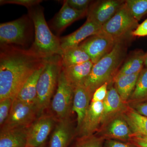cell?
<instances>
[{"label": "cell", "instance_id": "8992f818", "mask_svg": "<svg viewBox=\"0 0 147 147\" xmlns=\"http://www.w3.org/2000/svg\"><path fill=\"white\" fill-rule=\"evenodd\" d=\"M30 20L29 16H25L0 24L1 45H26L31 35Z\"/></svg>", "mask_w": 147, "mask_h": 147}, {"label": "cell", "instance_id": "6da1fadb", "mask_svg": "<svg viewBox=\"0 0 147 147\" xmlns=\"http://www.w3.org/2000/svg\"><path fill=\"white\" fill-rule=\"evenodd\" d=\"M49 58L31 47L25 49L13 45H1L0 100H13L27 79L45 65Z\"/></svg>", "mask_w": 147, "mask_h": 147}, {"label": "cell", "instance_id": "52a82bcc", "mask_svg": "<svg viewBox=\"0 0 147 147\" xmlns=\"http://www.w3.org/2000/svg\"><path fill=\"white\" fill-rule=\"evenodd\" d=\"M56 93L50 105L59 120L69 117L72 110L74 88L66 78L63 69L59 76Z\"/></svg>", "mask_w": 147, "mask_h": 147}, {"label": "cell", "instance_id": "cb8c5ba5", "mask_svg": "<svg viewBox=\"0 0 147 147\" xmlns=\"http://www.w3.org/2000/svg\"><path fill=\"white\" fill-rule=\"evenodd\" d=\"M132 134L147 136V117L135 112L128 105L122 113Z\"/></svg>", "mask_w": 147, "mask_h": 147}, {"label": "cell", "instance_id": "d4e9b609", "mask_svg": "<svg viewBox=\"0 0 147 147\" xmlns=\"http://www.w3.org/2000/svg\"><path fill=\"white\" fill-rule=\"evenodd\" d=\"M61 57L63 67L80 64L91 61L88 55L79 45L64 50Z\"/></svg>", "mask_w": 147, "mask_h": 147}, {"label": "cell", "instance_id": "7c38bea8", "mask_svg": "<svg viewBox=\"0 0 147 147\" xmlns=\"http://www.w3.org/2000/svg\"><path fill=\"white\" fill-rule=\"evenodd\" d=\"M125 1L103 0L94 2L90 5L87 19L102 26L115 14Z\"/></svg>", "mask_w": 147, "mask_h": 147}, {"label": "cell", "instance_id": "74e56055", "mask_svg": "<svg viewBox=\"0 0 147 147\" xmlns=\"http://www.w3.org/2000/svg\"><path fill=\"white\" fill-rule=\"evenodd\" d=\"M42 146H41V147H42Z\"/></svg>", "mask_w": 147, "mask_h": 147}, {"label": "cell", "instance_id": "ffe728a7", "mask_svg": "<svg viewBox=\"0 0 147 147\" xmlns=\"http://www.w3.org/2000/svg\"><path fill=\"white\" fill-rule=\"evenodd\" d=\"M93 65L92 61H89L76 65L63 67L62 69L66 78L74 89L78 86L84 85Z\"/></svg>", "mask_w": 147, "mask_h": 147}, {"label": "cell", "instance_id": "ba28073f", "mask_svg": "<svg viewBox=\"0 0 147 147\" xmlns=\"http://www.w3.org/2000/svg\"><path fill=\"white\" fill-rule=\"evenodd\" d=\"M39 117L35 103L14 98L7 119L1 129L28 127Z\"/></svg>", "mask_w": 147, "mask_h": 147}, {"label": "cell", "instance_id": "4dcf8cb0", "mask_svg": "<svg viewBox=\"0 0 147 147\" xmlns=\"http://www.w3.org/2000/svg\"><path fill=\"white\" fill-rule=\"evenodd\" d=\"M108 86L106 83L98 88L93 94L92 102H103L107 96Z\"/></svg>", "mask_w": 147, "mask_h": 147}, {"label": "cell", "instance_id": "e575fe53", "mask_svg": "<svg viewBox=\"0 0 147 147\" xmlns=\"http://www.w3.org/2000/svg\"><path fill=\"white\" fill-rule=\"evenodd\" d=\"M129 142L138 147H147V136L132 134Z\"/></svg>", "mask_w": 147, "mask_h": 147}, {"label": "cell", "instance_id": "44dd1931", "mask_svg": "<svg viewBox=\"0 0 147 147\" xmlns=\"http://www.w3.org/2000/svg\"><path fill=\"white\" fill-rule=\"evenodd\" d=\"M45 65L37 69L29 77L15 98L28 103H35L38 82Z\"/></svg>", "mask_w": 147, "mask_h": 147}, {"label": "cell", "instance_id": "277c9868", "mask_svg": "<svg viewBox=\"0 0 147 147\" xmlns=\"http://www.w3.org/2000/svg\"><path fill=\"white\" fill-rule=\"evenodd\" d=\"M62 68L61 56L54 55L48 59L40 76L35 102L39 117L50 105Z\"/></svg>", "mask_w": 147, "mask_h": 147}, {"label": "cell", "instance_id": "5bb4252c", "mask_svg": "<svg viewBox=\"0 0 147 147\" xmlns=\"http://www.w3.org/2000/svg\"><path fill=\"white\" fill-rule=\"evenodd\" d=\"M103 103V111L100 126L119 114L123 113L128 107L124 102L114 86L113 83L109 84L108 94Z\"/></svg>", "mask_w": 147, "mask_h": 147}, {"label": "cell", "instance_id": "f1b7e54d", "mask_svg": "<svg viewBox=\"0 0 147 147\" xmlns=\"http://www.w3.org/2000/svg\"><path fill=\"white\" fill-rule=\"evenodd\" d=\"M13 100L11 98H7L0 100V125L2 126L7 119Z\"/></svg>", "mask_w": 147, "mask_h": 147}, {"label": "cell", "instance_id": "3957f363", "mask_svg": "<svg viewBox=\"0 0 147 147\" xmlns=\"http://www.w3.org/2000/svg\"><path fill=\"white\" fill-rule=\"evenodd\" d=\"M28 9V16L34 27V41L31 47L42 56H61L60 38L53 34L45 21L43 8L38 5Z\"/></svg>", "mask_w": 147, "mask_h": 147}, {"label": "cell", "instance_id": "30bf717a", "mask_svg": "<svg viewBox=\"0 0 147 147\" xmlns=\"http://www.w3.org/2000/svg\"><path fill=\"white\" fill-rule=\"evenodd\" d=\"M57 123L51 115H42L28 127L26 147H40L44 145Z\"/></svg>", "mask_w": 147, "mask_h": 147}, {"label": "cell", "instance_id": "d6a6232c", "mask_svg": "<svg viewBox=\"0 0 147 147\" xmlns=\"http://www.w3.org/2000/svg\"><path fill=\"white\" fill-rule=\"evenodd\" d=\"M128 105L135 112L147 117V100L141 102L127 103Z\"/></svg>", "mask_w": 147, "mask_h": 147}, {"label": "cell", "instance_id": "2e32d148", "mask_svg": "<svg viewBox=\"0 0 147 147\" xmlns=\"http://www.w3.org/2000/svg\"><path fill=\"white\" fill-rule=\"evenodd\" d=\"M88 11L76 10L64 1L62 7L52 21V28L57 34H60L74 21L87 16Z\"/></svg>", "mask_w": 147, "mask_h": 147}, {"label": "cell", "instance_id": "603a6c76", "mask_svg": "<svg viewBox=\"0 0 147 147\" xmlns=\"http://www.w3.org/2000/svg\"><path fill=\"white\" fill-rule=\"evenodd\" d=\"M139 73L124 75L115 78L113 85L124 102L127 103L134 91Z\"/></svg>", "mask_w": 147, "mask_h": 147}, {"label": "cell", "instance_id": "8fae6325", "mask_svg": "<svg viewBox=\"0 0 147 147\" xmlns=\"http://www.w3.org/2000/svg\"><path fill=\"white\" fill-rule=\"evenodd\" d=\"M95 134L105 140L113 139L129 142L132 132L122 113L100 127Z\"/></svg>", "mask_w": 147, "mask_h": 147}, {"label": "cell", "instance_id": "d6986e66", "mask_svg": "<svg viewBox=\"0 0 147 147\" xmlns=\"http://www.w3.org/2000/svg\"><path fill=\"white\" fill-rule=\"evenodd\" d=\"M0 147H26L28 127L1 129Z\"/></svg>", "mask_w": 147, "mask_h": 147}, {"label": "cell", "instance_id": "e0dca14e", "mask_svg": "<svg viewBox=\"0 0 147 147\" xmlns=\"http://www.w3.org/2000/svg\"><path fill=\"white\" fill-rule=\"evenodd\" d=\"M76 130L69 117L58 120L50 137L49 147H67Z\"/></svg>", "mask_w": 147, "mask_h": 147}, {"label": "cell", "instance_id": "4316f807", "mask_svg": "<svg viewBox=\"0 0 147 147\" xmlns=\"http://www.w3.org/2000/svg\"><path fill=\"white\" fill-rule=\"evenodd\" d=\"M125 3L132 16L137 21L147 14V0H127Z\"/></svg>", "mask_w": 147, "mask_h": 147}, {"label": "cell", "instance_id": "5b68a950", "mask_svg": "<svg viewBox=\"0 0 147 147\" xmlns=\"http://www.w3.org/2000/svg\"><path fill=\"white\" fill-rule=\"evenodd\" d=\"M126 3L102 26L101 31L116 40L132 36L131 33L139 26Z\"/></svg>", "mask_w": 147, "mask_h": 147}, {"label": "cell", "instance_id": "7a4b0ae2", "mask_svg": "<svg viewBox=\"0 0 147 147\" xmlns=\"http://www.w3.org/2000/svg\"><path fill=\"white\" fill-rule=\"evenodd\" d=\"M130 37L119 39L108 54L94 64L84 86L93 95L98 88L113 80L126 57L127 44Z\"/></svg>", "mask_w": 147, "mask_h": 147}, {"label": "cell", "instance_id": "9c48e42d", "mask_svg": "<svg viewBox=\"0 0 147 147\" xmlns=\"http://www.w3.org/2000/svg\"><path fill=\"white\" fill-rule=\"evenodd\" d=\"M118 40L101 30L88 38L79 45L88 55L94 64L111 52Z\"/></svg>", "mask_w": 147, "mask_h": 147}, {"label": "cell", "instance_id": "4fadbf2b", "mask_svg": "<svg viewBox=\"0 0 147 147\" xmlns=\"http://www.w3.org/2000/svg\"><path fill=\"white\" fill-rule=\"evenodd\" d=\"M103 111L102 102H92L81 126L76 131L79 137L94 134L100 128Z\"/></svg>", "mask_w": 147, "mask_h": 147}, {"label": "cell", "instance_id": "ac0fdd59", "mask_svg": "<svg viewBox=\"0 0 147 147\" xmlns=\"http://www.w3.org/2000/svg\"><path fill=\"white\" fill-rule=\"evenodd\" d=\"M92 95L84 85L74 88L72 111L77 115V131L82 124L91 101Z\"/></svg>", "mask_w": 147, "mask_h": 147}, {"label": "cell", "instance_id": "1f68e13d", "mask_svg": "<svg viewBox=\"0 0 147 147\" xmlns=\"http://www.w3.org/2000/svg\"><path fill=\"white\" fill-rule=\"evenodd\" d=\"M71 8L79 11L88 10L92 1L90 0H66Z\"/></svg>", "mask_w": 147, "mask_h": 147}, {"label": "cell", "instance_id": "d590c367", "mask_svg": "<svg viewBox=\"0 0 147 147\" xmlns=\"http://www.w3.org/2000/svg\"><path fill=\"white\" fill-rule=\"evenodd\" d=\"M131 35L134 37H143L147 36V19L139 24L137 28L132 32Z\"/></svg>", "mask_w": 147, "mask_h": 147}, {"label": "cell", "instance_id": "484cf974", "mask_svg": "<svg viewBox=\"0 0 147 147\" xmlns=\"http://www.w3.org/2000/svg\"><path fill=\"white\" fill-rule=\"evenodd\" d=\"M147 100V67L139 73L136 86L127 103L141 102Z\"/></svg>", "mask_w": 147, "mask_h": 147}, {"label": "cell", "instance_id": "836d02e7", "mask_svg": "<svg viewBox=\"0 0 147 147\" xmlns=\"http://www.w3.org/2000/svg\"><path fill=\"white\" fill-rule=\"evenodd\" d=\"M103 147H138L130 142L109 139L105 140Z\"/></svg>", "mask_w": 147, "mask_h": 147}, {"label": "cell", "instance_id": "83f0119b", "mask_svg": "<svg viewBox=\"0 0 147 147\" xmlns=\"http://www.w3.org/2000/svg\"><path fill=\"white\" fill-rule=\"evenodd\" d=\"M105 140L95 134L78 137L72 147H103Z\"/></svg>", "mask_w": 147, "mask_h": 147}, {"label": "cell", "instance_id": "9a60e30c", "mask_svg": "<svg viewBox=\"0 0 147 147\" xmlns=\"http://www.w3.org/2000/svg\"><path fill=\"white\" fill-rule=\"evenodd\" d=\"M102 26L87 19L85 24L71 34L60 38L61 48L63 51L70 47L78 46L89 37L98 33Z\"/></svg>", "mask_w": 147, "mask_h": 147}, {"label": "cell", "instance_id": "f546056e", "mask_svg": "<svg viewBox=\"0 0 147 147\" xmlns=\"http://www.w3.org/2000/svg\"><path fill=\"white\" fill-rule=\"evenodd\" d=\"M42 1L41 0H1V5L5 4H13L24 6L28 9L39 5Z\"/></svg>", "mask_w": 147, "mask_h": 147}, {"label": "cell", "instance_id": "8d00e7d4", "mask_svg": "<svg viewBox=\"0 0 147 147\" xmlns=\"http://www.w3.org/2000/svg\"><path fill=\"white\" fill-rule=\"evenodd\" d=\"M144 65L146 67H147V53H146V55H145Z\"/></svg>", "mask_w": 147, "mask_h": 147}, {"label": "cell", "instance_id": "7402d4cb", "mask_svg": "<svg viewBox=\"0 0 147 147\" xmlns=\"http://www.w3.org/2000/svg\"><path fill=\"white\" fill-rule=\"evenodd\" d=\"M145 55L146 53L142 50L134 51L124 63L114 79L124 75L140 73L144 68Z\"/></svg>", "mask_w": 147, "mask_h": 147}]
</instances>
